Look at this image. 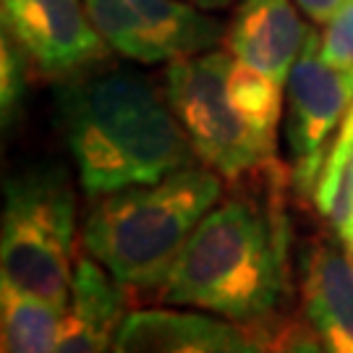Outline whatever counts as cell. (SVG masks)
I'll use <instances>...</instances> for the list:
<instances>
[{
  "mask_svg": "<svg viewBox=\"0 0 353 353\" xmlns=\"http://www.w3.org/2000/svg\"><path fill=\"white\" fill-rule=\"evenodd\" d=\"M230 58L228 50H210L173 61L165 68L163 92L199 163L223 181L239 183L278 173L280 163L256 141L230 100Z\"/></svg>",
  "mask_w": 353,
  "mask_h": 353,
  "instance_id": "5",
  "label": "cell"
},
{
  "mask_svg": "<svg viewBox=\"0 0 353 353\" xmlns=\"http://www.w3.org/2000/svg\"><path fill=\"white\" fill-rule=\"evenodd\" d=\"M0 11L3 34L45 79L71 81L113 52L84 0H0Z\"/></svg>",
  "mask_w": 353,
  "mask_h": 353,
  "instance_id": "8",
  "label": "cell"
},
{
  "mask_svg": "<svg viewBox=\"0 0 353 353\" xmlns=\"http://www.w3.org/2000/svg\"><path fill=\"white\" fill-rule=\"evenodd\" d=\"M312 199L335 233H343L353 220V108L330 144Z\"/></svg>",
  "mask_w": 353,
  "mask_h": 353,
  "instance_id": "15",
  "label": "cell"
},
{
  "mask_svg": "<svg viewBox=\"0 0 353 353\" xmlns=\"http://www.w3.org/2000/svg\"><path fill=\"white\" fill-rule=\"evenodd\" d=\"M280 325H246L181 306L134 309L113 353H270Z\"/></svg>",
  "mask_w": 353,
  "mask_h": 353,
  "instance_id": "9",
  "label": "cell"
},
{
  "mask_svg": "<svg viewBox=\"0 0 353 353\" xmlns=\"http://www.w3.org/2000/svg\"><path fill=\"white\" fill-rule=\"evenodd\" d=\"M76 194L61 165L34 163L6 181L0 272L19 288L68 306L74 283Z\"/></svg>",
  "mask_w": 353,
  "mask_h": 353,
  "instance_id": "4",
  "label": "cell"
},
{
  "mask_svg": "<svg viewBox=\"0 0 353 353\" xmlns=\"http://www.w3.org/2000/svg\"><path fill=\"white\" fill-rule=\"evenodd\" d=\"M3 312V351L6 353H52L63 327L65 306L37 293L0 280Z\"/></svg>",
  "mask_w": 353,
  "mask_h": 353,
  "instance_id": "13",
  "label": "cell"
},
{
  "mask_svg": "<svg viewBox=\"0 0 353 353\" xmlns=\"http://www.w3.org/2000/svg\"><path fill=\"white\" fill-rule=\"evenodd\" d=\"M3 353H6V351H3Z\"/></svg>",
  "mask_w": 353,
  "mask_h": 353,
  "instance_id": "22",
  "label": "cell"
},
{
  "mask_svg": "<svg viewBox=\"0 0 353 353\" xmlns=\"http://www.w3.org/2000/svg\"><path fill=\"white\" fill-rule=\"evenodd\" d=\"M343 241V246H345V254H348V259H351V265H353V220L348 223V228L343 230V233H338Z\"/></svg>",
  "mask_w": 353,
  "mask_h": 353,
  "instance_id": "21",
  "label": "cell"
},
{
  "mask_svg": "<svg viewBox=\"0 0 353 353\" xmlns=\"http://www.w3.org/2000/svg\"><path fill=\"white\" fill-rule=\"evenodd\" d=\"M131 290L92 256L76 262L63 327L52 353H113Z\"/></svg>",
  "mask_w": 353,
  "mask_h": 353,
  "instance_id": "12",
  "label": "cell"
},
{
  "mask_svg": "<svg viewBox=\"0 0 353 353\" xmlns=\"http://www.w3.org/2000/svg\"><path fill=\"white\" fill-rule=\"evenodd\" d=\"M353 108V68L332 65L319 52V32L309 29L301 55L285 81V141L299 196H314L316 178L335 134Z\"/></svg>",
  "mask_w": 353,
  "mask_h": 353,
  "instance_id": "6",
  "label": "cell"
},
{
  "mask_svg": "<svg viewBox=\"0 0 353 353\" xmlns=\"http://www.w3.org/2000/svg\"><path fill=\"white\" fill-rule=\"evenodd\" d=\"M301 306L325 353H353V265L335 241L301 252Z\"/></svg>",
  "mask_w": 353,
  "mask_h": 353,
  "instance_id": "10",
  "label": "cell"
},
{
  "mask_svg": "<svg viewBox=\"0 0 353 353\" xmlns=\"http://www.w3.org/2000/svg\"><path fill=\"white\" fill-rule=\"evenodd\" d=\"M280 181H270L265 196L233 194L214 204L157 288V301L246 325H280L290 299Z\"/></svg>",
  "mask_w": 353,
  "mask_h": 353,
  "instance_id": "1",
  "label": "cell"
},
{
  "mask_svg": "<svg viewBox=\"0 0 353 353\" xmlns=\"http://www.w3.org/2000/svg\"><path fill=\"white\" fill-rule=\"evenodd\" d=\"M270 353H325V348L314 335L312 325L306 322V316H296L278 327Z\"/></svg>",
  "mask_w": 353,
  "mask_h": 353,
  "instance_id": "18",
  "label": "cell"
},
{
  "mask_svg": "<svg viewBox=\"0 0 353 353\" xmlns=\"http://www.w3.org/2000/svg\"><path fill=\"white\" fill-rule=\"evenodd\" d=\"M58 118L89 199L157 183L196 157L165 92L131 71L63 81Z\"/></svg>",
  "mask_w": 353,
  "mask_h": 353,
  "instance_id": "2",
  "label": "cell"
},
{
  "mask_svg": "<svg viewBox=\"0 0 353 353\" xmlns=\"http://www.w3.org/2000/svg\"><path fill=\"white\" fill-rule=\"evenodd\" d=\"M220 199L223 178L194 163L157 183L97 196L84 220V252L128 290L157 293L191 233Z\"/></svg>",
  "mask_w": 353,
  "mask_h": 353,
  "instance_id": "3",
  "label": "cell"
},
{
  "mask_svg": "<svg viewBox=\"0 0 353 353\" xmlns=\"http://www.w3.org/2000/svg\"><path fill=\"white\" fill-rule=\"evenodd\" d=\"M299 11L296 0H241L223 37L225 50L285 84L309 34Z\"/></svg>",
  "mask_w": 353,
  "mask_h": 353,
  "instance_id": "11",
  "label": "cell"
},
{
  "mask_svg": "<svg viewBox=\"0 0 353 353\" xmlns=\"http://www.w3.org/2000/svg\"><path fill=\"white\" fill-rule=\"evenodd\" d=\"M319 52L327 63L353 68V0H348L319 32Z\"/></svg>",
  "mask_w": 353,
  "mask_h": 353,
  "instance_id": "17",
  "label": "cell"
},
{
  "mask_svg": "<svg viewBox=\"0 0 353 353\" xmlns=\"http://www.w3.org/2000/svg\"><path fill=\"white\" fill-rule=\"evenodd\" d=\"M283 87L270 74L230 58L228 65V92L243 115L256 141L270 154L278 157V131L283 121Z\"/></svg>",
  "mask_w": 353,
  "mask_h": 353,
  "instance_id": "14",
  "label": "cell"
},
{
  "mask_svg": "<svg viewBox=\"0 0 353 353\" xmlns=\"http://www.w3.org/2000/svg\"><path fill=\"white\" fill-rule=\"evenodd\" d=\"M32 74V65L24 52L13 45L11 37L3 34L0 45V105H3V123H8L19 110V102L26 89V79Z\"/></svg>",
  "mask_w": 353,
  "mask_h": 353,
  "instance_id": "16",
  "label": "cell"
},
{
  "mask_svg": "<svg viewBox=\"0 0 353 353\" xmlns=\"http://www.w3.org/2000/svg\"><path fill=\"white\" fill-rule=\"evenodd\" d=\"M183 3H191L202 11H220V8H228L233 0H183Z\"/></svg>",
  "mask_w": 353,
  "mask_h": 353,
  "instance_id": "20",
  "label": "cell"
},
{
  "mask_svg": "<svg viewBox=\"0 0 353 353\" xmlns=\"http://www.w3.org/2000/svg\"><path fill=\"white\" fill-rule=\"evenodd\" d=\"M299 8H301L314 24H327L335 13L341 11L348 0H296Z\"/></svg>",
  "mask_w": 353,
  "mask_h": 353,
  "instance_id": "19",
  "label": "cell"
},
{
  "mask_svg": "<svg viewBox=\"0 0 353 353\" xmlns=\"http://www.w3.org/2000/svg\"><path fill=\"white\" fill-rule=\"evenodd\" d=\"M108 48L137 63H173L210 52L225 26L183 0H84Z\"/></svg>",
  "mask_w": 353,
  "mask_h": 353,
  "instance_id": "7",
  "label": "cell"
}]
</instances>
